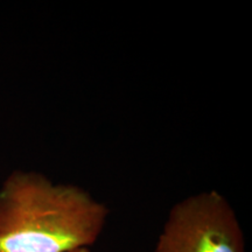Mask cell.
Returning a JSON list of instances; mask_svg holds the SVG:
<instances>
[{
  "label": "cell",
  "mask_w": 252,
  "mask_h": 252,
  "mask_svg": "<svg viewBox=\"0 0 252 252\" xmlns=\"http://www.w3.org/2000/svg\"><path fill=\"white\" fill-rule=\"evenodd\" d=\"M109 209L76 185L14 171L0 187V252H70L98 241Z\"/></svg>",
  "instance_id": "1"
},
{
  "label": "cell",
  "mask_w": 252,
  "mask_h": 252,
  "mask_svg": "<svg viewBox=\"0 0 252 252\" xmlns=\"http://www.w3.org/2000/svg\"><path fill=\"white\" fill-rule=\"evenodd\" d=\"M70 252H91L89 248H82V249H76V250L70 251Z\"/></svg>",
  "instance_id": "3"
},
{
  "label": "cell",
  "mask_w": 252,
  "mask_h": 252,
  "mask_svg": "<svg viewBox=\"0 0 252 252\" xmlns=\"http://www.w3.org/2000/svg\"><path fill=\"white\" fill-rule=\"evenodd\" d=\"M154 252H245L243 230L222 194L200 191L169 210Z\"/></svg>",
  "instance_id": "2"
}]
</instances>
